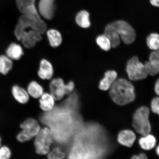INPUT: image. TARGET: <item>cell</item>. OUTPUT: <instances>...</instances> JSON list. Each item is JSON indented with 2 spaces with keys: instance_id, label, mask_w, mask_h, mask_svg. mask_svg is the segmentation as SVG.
<instances>
[{
  "instance_id": "obj_9",
  "label": "cell",
  "mask_w": 159,
  "mask_h": 159,
  "mask_svg": "<svg viewBox=\"0 0 159 159\" xmlns=\"http://www.w3.org/2000/svg\"><path fill=\"white\" fill-rule=\"evenodd\" d=\"M55 0H40L38 11L40 15L46 19L50 20L54 17Z\"/></svg>"
},
{
  "instance_id": "obj_24",
  "label": "cell",
  "mask_w": 159,
  "mask_h": 159,
  "mask_svg": "<svg viewBox=\"0 0 159 159\" xmlns=\"http://www.w3.org/2000/svg\"><path fill=\"white\" fill-rule=\"evenodd\" d=\"M96 43L103 50L108 51L112 47L111 41L104 34L98 36L96 39Z\"/></svg>"
},
{
  "instance_id": "obj_10",
  "label": "cell",
  "mask_w": 159,
  "mask_h": 159,
  "mask_svg": "<svg viewBox=\"0 0 159 159\" xmlns=\"http://www.w3.org/2000/svg\"><path fill=\"white\" fill-rule=\"evenodd\" d=\"M66 84L61 78L55 79L51 81L49 85L51 94L55 100H60L65 94Z\"/></svg>"
},
{
  "instance_id": "obj_1",
  "label": "cell",
  "mask_w": 159,
  "mask_h": 159,
  "mask_svg": "<svg viewBox=\"0 0 159 159\" xmlns=\"http://www.w3.org/2000/svg\"><path fill=\"white\" fill-rule=\"evenodd\" d=\"M110 89L109 94L111 98L117 104L122 106L134 100V85L126 79L119 78L116 80Z\"/></svg>"
},
{
  "instance_id": "obj_16",
  "label": "cell",
  "mask_w": 159,
  "mask_h": 159,
  "mask_svg": "<svg viewBox=\"0 0 159 159\" xmlns=\"http://www.w3.org/2000/svg\"><path fill=\"white\" fill-rule=\"evenodd\" d=\"M12 93L16 100L21 104H25L29 100L28 93L18 85H14L13 87Z\"/></svg>"
},
{
  "instance_id": "obj_5",
  "label": "cell",
  "mask_w": 159,
  "mask_h": 159,
  "mask_svg": "<svg viewBox=\"0 0 159 159\" xmlns=\"http://www.w3.org/2000/svg\"><path fill=\"white\" fill-rule=\"evenodd\" d=\"M126 71L130 80L136 81L146 78L148 76L144 64L134 57L129 60L126 66Z\"/></svg>"
},
{
  "instance_id": "obj_32",
  "label": "cell",
  "mask_w": 159,
  "mask_h": 159,
  "mask_svg": "<svg viewBox=\"0 0 159 159\" xmlns=\"http://www.w3.org/2000/svg\"><path fill=\"white\" fill-rule=\"evenodd\" d=\"M155 91L156 94L159 96V79L157 80L155 84Z\"/></svg>"
},
{
  "instance_id": "obj_27",
  "label": "cell",
  "mask_w": 159,
  "mask_h": 159,
  "mask_svg": "<svg viewBox=\"0 0 159 159\" xmlns=\"http://www.w3.org/2000/svg\"><path fill=\"white\" fill-rule=\"evenodd\" d=\"M11 152L8 148L3 146L0 148V159H8L11 157Z\"/></svg>"
},
{
  "instance_id": "obj_25",
  "label": "cell",
  "mask_w": 159,
  "mask_h": 159,
  "mask_svg": "<svg viewBox=\"0 0 159 159\" xmlns=\"http://www.w3.org/2000/svg\"><path fill=\"white\" fill-rule=\"evenodd\" d=\"M144 64L148 75L154 76L159 73V67L152 61H149Z\"/></svg>"
},
{
  "instance_id": "obj_3",
  "label": "cell",
  "mask_w": 159,
  "mask_h": 159,
  "mask_svg": "<svg viewBox=\"0 0 159 159\" xmlns=\"http://www.w3.org/2000/svg\"><path fill=\"white\" fill-rule=\"evenodd\" d=\"M149 113L150 111L148 107H142L136 111L133 116V127L137 132L144 136L151 132Z\"/></svg>"
},
{
  "instance_id": "obj_26",
  "label": "cell",
  "mask_w": 159,
  "mask_h": 159,
  "mask_svg": "<svg viewBox=\"0 0 159 159\" xmlns=\"http://www.w3.org/2000/svg\"><path fill=\"white\" fill-rule=\"evenodd\" d=\"M65 157V153L58 148L53 149L48 154V158L50 159H62Z\"/></svg>"
},
{
  "instance_id": "obj_17",
  "label": "cell",
  "mask_w": 159,
  "mask_h": 159,
  "mask_svg": "<svg viewBox=\"0 0 159 159\" xmlns=\"http://www.w3.org/2000/svg\"><path fill=\"white\" fill-rule=\"evenodd\" d=\"M40 99V106L42 110L48 111L52 109L55 105V99L48 93L43 94Z\"/></svg>"
},
{
  "instance_id": "obj_18",
  "label": "cell",
  "mask_w": 159,
  "mask_h": 159,
  "mask_svg": "<svg viewBox=\"0 0 159 159\" xmlns=\"http://www.w3.org/2000/svg\"><path fill=\"white\" fill-rule=\"evenodd\" d=\"M47 35L50 44L53 47H58L62 43V37L61 33L57 30H48L47 31Z\"/></svg>"
},
{
  "instance_id": "obj_6",
  "label": "cell",
  "mask_w": 159,
  "mask_h": 159,
  "mask_svg": "<svg viewBox=\"0 0 159 159\" xmlns=\"http://www.w3.org/2000/svg\"><path fill=\"white\" fill-rule=\"evenodd\" d=\"M22 130L17 135V139L20 142H24L30 140L37 136L40 130V127L37 121L29 118L20 125Z\"/></svg>"
},
{
  "instance_id": "obj_31",
  "label": "cell",
  "mask_w": 159,
  "mask_h": 159,
  "mask_svg": "<svg viewBox=\"0 0 159 159\" xmlns=\"http://www.w3.org/2000/svg\"><path fill=\"white\" fill-rule=\"evenodd\" d=\"M147 158V156L143 153H142L138 155L133 156L132 157V159H146Z\"/></svg>"
},
{
  "instance_id": "obj_7",
  "label": "cell",
  "mask_w": 159,
  "mask_h": 159,
  "mask_svg": "<svg viewBox=\"0 0 159 159\" xmlns=\"http://www.w3.org/2000/svg\"><path fill=\"white\" fill-rule=\"evenodd\" d=\"M118 31L120 39L126 44H130L134 41L136 34L132 27L123 20H118L112 23Z\"/></svg>"
},
{
  "instance_id": "obj_34",
  "label": "cell",
  "mask_w": 159,
  "mask_h": 159,
  "mask_svg": "<svg viewBox=\"0 0 159 159\" xmlns=\"http://www.w3.org/2000/svg\"><path fill=\"white\" fill-rule=\"evenodd\" d=\"M156 152L157 153V154L159 156V146L157 147V148L156 149Z\"/></svg>"
},
{
  "instance_id": "obj_29",
  "label": "cell",
  "mask_w": 159,
  "mask_h": 159,
  "mask_svg": "<svg viewBox=\"0 0 159 159\" xmlns=\"http://www.w3.org/2000/svg\"><path fill=\"white\" fill-rule=\"evenodd\" d=\"M151 108L153 112L159 115V97L153 99L151 102Z\"/></svg>"
},
{
  "instance_id": "obj_12",
  "label": "cell",
  "mask_w": 159,
  "mask_h": 159,
  "mask_svg": "<svg viewBox=\"0 0 159 159\" xmlns=\"http://www.w3.org/2000/svg\"><path fill=\"white\" fill-rule=\"evenodd\" d=\"M53 68L51 63L47 60H42L38 71L40 78L43 80L50 79L53 76Z\"/></svg>"
},
{
  "instance_id": "obj_35",
  "label": "cell",
  "mask_w": 159,
  "mask_h": 159,
  "mask_svg": "<svg viewBox=\"0 0 159 159\" xmlns=\"http://www.w3.org/2000/svg\"><path fill=\"white\" fill-rule=\"evenodd\" d=\"M1 137H0V146H1Z\"/></svg>"
},
{
  "instance_id": "obj_8",
  "label": "cell",
  "mask_w": 159,
  "mask_h": 159,
  "mask_svg": "<svg viewBox=\"0 0 159 159\" xmlns=\"http://www.w3.org/2000/svg\"><path fill=\"white\" fill-rule=\"evenodd\" d=\"M16 2L22 15L32 19H41L35 7V0H16Z\"/></svg>"
},
{
  "instance_id": "obj_21",
  "label": "cell",
  "mask_w": 159,
  "mask_h": 159,
  "mask_svg": "<svg viewBox=\"0 0 159 159\" xmlns=\"http://www.w3.org/2000/svg\"><path fill=\"white\" fill-rule=\"evenodd\" d=\"M12 66L11 59L7 55L0 56V73L3 75L7 74Z\"/></svg>"
},
{
  "instance_id": "obj_28",
  "label": "cell",
  "mask_w": 159,
  "mask_h": 159,
  "mask_svg": "<svg viewBox=\"0 0 159 159\" xmlns=\"http://www.w3.org/2000/svg\"><path fill=\"white\" fill-rule=\"evenodd\" d=\"M149 61L154 63L159 67V50L154 51L149 56Z\"/></svg>"
},
{
  "instance_id": "obj_19",
  "label": "cell",
  "mask_w": 159,
  "mask_h": 159,
  "mask_svg": "<svg viewBox=\"0 0 159 159\" xmlns=\"http://www.w3.org/2000/svg\"><path fill=\"white\" fill-rule=\"evenodd\" d=\"M89 13L85 11H81L77 14L75 20L77 25L83 28H88L91 23Z\"/></svg>"
},
{
  "instance_id": "obj_11",
  "label": "cell",
  "mask_w": 159,
  "mask_h": 159,
  "mask_svg": "<svg viewBox=\"0 0 159 159\" xmlns=\"http://www.w3.org/2000/svg\"><path fill=\"white\" fill-rule=\"evenodd\" d=\"M104 34L110 41L112 47L115 48L120 45L121 39L120 35L112 23L109 24L105 27Z\"/></svg>"
},
{
  "instance_id": "obj_30",
  "label": "cell",
  "mask_w": 159,
  "mask_h": 159,
  "mask_svg": "<svg viewBox=\"0 0 159 159\" xmlns=\"http://www.w3.org/2000/svg\"><path fill=\"white\" fill-rule=\"evenodd\" d=\"M75 85L72 81H70L68 84H66V94H68L70 93L74 89Z\"/></svg>"
},
{
  "instance_id": "obj_22",
  "label": "cell",
  "mask_w": 159,
  "mask_h": 159,
  "mask_svg": "<svg viewBox=\"0 0 159 159\" xmlns=\"http://www.w3.org/2000/svg\"><path fill=\"white\" fill-rule=\"evenodd\" d=\"M29 95L34 98H39L43 94V89L40 85L35 81H32L28 87Z\"/></svg>"
},
{
  "instance_id": "obj_2",
  "label": "cell",
  "mask_w": 159,
  "mask_h": 159,
  "mask_svg": "<svg viewBox=\"0 0 159 159\" xmlns=\"http://www.w3.org/2000/svg\"><path fill=\"white\" fill-rule=\"evenodd\" d=\"M14 33L17 39L27 48H32L42 39V34L34 30L32 24L25 19L18 20Z\"/></svg>"
},
{
  "instance_id": "obj_4",
  "label": "cell",
  "mask_w": 159,
  "mask_h": 159,
  "mask_svg": "<svg viewBox=\"0 0 159 159\" xmlns=\"http://www.w3.org/2000/svg\"><path fill=\"white\" fill-rule=\"evenodd\" d=\"M35 137L34 145L37 153L40 155L48 154L53 141L51 130L48 128H43L41 129Z\"/></svg>"
},
{
  "instance_id": "obj_20",
  "label": "cell",
  "mask_w": 159,
  "mask_h": 159,
  "mask_svg": "<svg viewBox=\"0 0 159 159\" xmlns=\"http://www.w3.org/2000/svg\"><path fill=\"white\" fill-rule=\"evenodd\" d=\"M139 143L141 148L148 150L154 148L156 144V139L154 136L149 134L141 138Z\"/></svg>"
},
{
  "instance_id": "obj_13",
  "label": "cell",
  "mask_w": 159,
  "mask_h": 159,
  "mask_svg": "<svg viewBox=\"0 0 159 159\" xmlns=\"http://www.w3.org/2000/svg\"><path fill=\"white\" fill-rule=\"evenodd\" d=\"M136 139V135L134 132L130 130H126L119 133L118 140L119 143L130 148L134 144Z\"/></svg>"
},
{
  "instance_id": "obj_23",
  "label": "cell",
  "mask_w": 159,
  "mask_h": 159,
  "mask_svg": "<svg viewBox=\"0 0 159 159\" xmlns=\"http://www.w3.org/2000/svg\"><path fill=\"white\" fill-rule=\"evenodd\" d=\"M147 44L149 48L152 50H159V34L152 33L149 35L147 39Z\"/></svg>"
},
{
  "instance_id": "obj_33",
  "label": "cell",
  "mask_w": 159,
  "mask_h": 159,
  "mask_svg": "<svg viewBox=\"0 0 159 159\" xmlns=\"http://www.w3.org/2000/svg\"><path fill=\"white\" fill-rule=\"evenodd\" d=\"M150 2L154 7H159V0H150Z\"/></svg>"
},
{
  "instance_id": "obj_15",
  "label": "cell",
  "mask_w": 159,
  "mask_h": 159,
  "mask_svg": "<svg viewBox=\"0 0 159 159\" xmlns=\"http://www.w3.org/2000/svg\"><path fill=\"white\" fill-rule=\"evenodd\" d=\"M6 54L11 59L17 60L23 54V50L20 45L13 43L8 47L6 51Z\"/></svg>"
},
{
  "instance_id": "obj_14",
  "label": "cell",
  "mask_w": 159,
  "mask_h": 159,
  "mask_svg": "<svg viewBox=\"0 0 159 159\" xmlns=\"http://www.w3.org/2000/svg\"><path fill=\"white\" fill-rule=\"evenodd\" d=\"M117 73L114 70H108L105 73L104 78L100 81L99 85V89L106 91L110 89L116 80Z\"/></svg>"
}]
</instances>
